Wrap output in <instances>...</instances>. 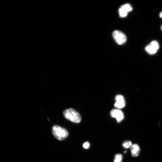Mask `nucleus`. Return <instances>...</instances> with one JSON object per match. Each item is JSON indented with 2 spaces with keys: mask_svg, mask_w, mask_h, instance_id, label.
<instances>
[{
  "mask_svg": "<svg viewBox=\"0 0 162 162\" xmlns=\"http://www.w3.org/2000/svg\"><path fill=\"white\" fill-rule=\"evenodd\" d=\"M63 114L65 118L72 122L78 123L81 120V117L79 113L73 109L69 108L65 110Z\"/></svg>",
  "mask_w": 162,
  "mask_h": 162,
  "instance_id": "nucleus-1",
  "label": "nucleus"
},
{
  "mask_svg": "<svg viewBox=\"0 0 162 162\" xmlns=\"http://www.w3.org/2000/svg\"><path fill=\"white\" fill-rule=\"evenodd\" d=\"M52 132L56 138L60 141L65 139L69 135L67 129L58 125H54L53 127Z\"/></svg>",
  "mask_w": 162,
  "mask_h": 162,
  "instance_id": "nucleus-2",
  "label": "nucleus"
},
{
  "mask_svg": "<svg viewBox=\"0 0 162 162\" xmlns=\"http://www.w3.org/2000/svg\"><path fill=\"white\" fill-rule=\"evenodd\" d=\"M113 36L116 43L119 45H123L126 43L127 37L122 32L116 30L113 32Z\"/></svg>",
  "mask_w": 162,
  "mask_h": 162,
  "instance_id": "nucleus-3",
  "label": "nucleus"
},
{
  "mask_svg": "<svg viewBox=\"0 0 162 162\" xmlns=\"http://www.w3.org/2000/svg\"><path fill=\"white\" fill-rule=\"evenodd\" d=\"M158 43L155 41L151 42L150 44L146 46L145 49L149 54L153 55L155 54L159 49Z\"/></svg>",
  "mask_w": 162,
  "mask_h": 162,
  "instance_id": "nucleus-4",
  "label": "nucleus"
},
{
  "mask_svg": "<svg viewBox=\"0 0 162 162\" xmlns=\"http://www.w3.org/2000/svg\"><path fill=\"white\" fill-rule=\"evenodd\" d=\"M110 114L112 117L116 119L118 123L121 122L124 117L123 112L118 109H112L111 111Z\"/></svg>",
  "mask_w": 162,
  "mask_h": 162,
  "instance_id": "nucleus-5",
  "label": "nucleus"
},
{
  "mask_svg": "<svg viewBox=\"0 0 162 162\" xmlns=\"http://www.w3.org/2000/svg\"><path fill=\"white\" fill-rule=\"evenodd\" d=\"M115 100L116 102L114 105L115 108L119 109L124 107L126 103L123 96L120 95H117L115 97Z\"/></svg>",
  "mask_w": 162,
  "mask_h": 162,
  "instance_id": "nucleus-6",
  "label": "nucleus"
},
{
  "mask_svg": "<svg viewBox=\"0 0 162 162\" xmlns=\"http://www.w3.org/2000/svg\"><path fill=\"white\" fill-rule=\"evenodd\" d=\"M132 156L134 157H137L139 155L140 149L138 145L137 144H132L131 148Z\"/></svg>",
  "mask_w": 162,
  "mask_h": 162,
  "instance_id": "nucleus-7",
  "label": "nucleus"
},
{
  "mask_svg": "<svg viewBox=\"0 0 162 162\" xmlns=\"http://www.w3.org/2000/svg\"><path fill=\"white\" fill-rule=\"evenodd\" d=\"M123 9L126 11L127 12L132 11V8L131 5L129 3L125 4L121 7Z\"/></svg>",
  "mask_w": 162,
  "mask_h": 162,
  "instance_id": "nucleus-8",
  "label": "nucleus"
},
{
  "mask_svg": "<svg viewBox=\"0 0 162 162\" xmlns=\"http://www.w3.org/2000/svg\"><path fill=\"white\" fill-rule=\"evenodd\" d=\"M118 12L119 16L122 18L126 17L128 13V12L121 7L119 9Z\"/></svg>",
  "mask_w": 162,
  "mask_h": 162,
  "instance_id": "nucleus-9",
  "label": "nucleus"
},
{
  "mask_svg": "<svg viewBox=\"0 0 162 162\" xmlns=\"http://www.w3.org/2000/svg\"><path fill=\"white\" fill-rule=\"evenodd\" d=\"M132 145V142L129 141H126L124 142L122 144L123 147L125 149L131 148Z\"/></svg>",
  "mask_w": 162,
  "mask_h": 162,
  "instance_id": "nucleus-10",
  "label": "nucleus"
},
{
  "mask_svg": "<svg viewBox=\"0 0 162 162\" xmlns=\"http://www.w3.org/2000/svg\"><path fill=\"white\" fill-rule=\"evenodd\" d=\"M123 158L122 155L120 154H117L115 155L113 162H122Z\"/></svg>",
  "mask_w": 162,
  "mask_h": 162,
  "instance_id": "nucleus-11",
  "label": "nucleus"
},
{
  "mask_svg": "<svg viewBox=\"0 0 162 162\" xmlns=\"http://www.w3.org/2000/svg\"><path fill=\"white\" fill-rule=\"evenodd\" d=\"M83 147L85 149H88L90 147V143L88 142H85L83 144Z\"/></svg>",
  "mask_w": 162,
  "mask_h": 162,
  "instance_id": "nucleus-12",
  "label": "nucleus"
},
{
  "mask_svg": "<svg viewBox=\"0 0 162 162\" xmlns=\"http://www.w3.org/2000/svg\"><path fill=\"white\" fill-rule=\"evenodd\" d=\"M159 16L160 17L162 18V12H161L159 14Z\"/></svg>",
  "mask_w": 162,
  "mask_h": 162,
  "instance_id": "nucleus-13",
  "label": "nucleus"
},
{
  "mask_svg": "<svg viewBox=\"0 0 162 162\" xmlns=\"http://www.w3.org/2000/svg\"><path fill=\"white\" fill-rule=\"evenodd\" d=\"M161 30L162 31V25L161 26Z\"/></svg>",
  "mask_w": 162,
  "mask_h": 162,
  "instance_id": "nucleus-14",
  "label": "nucleus"
},
{
  "mask_svg": "<svg viewBox=\"0 0 162 162\" xmlns=\"http://www.w3.org/2000/svg\"><path fill=\"white\" fill-rule=\"evenodd\" d=\"M126 151H125V152H124V153H126Z\"/></svg>",
  "mask_w": 162,
  "mask_h": 162,
  "instance_id": "nucleus-15",
  "label": "nucleus"
}]
</instances>
